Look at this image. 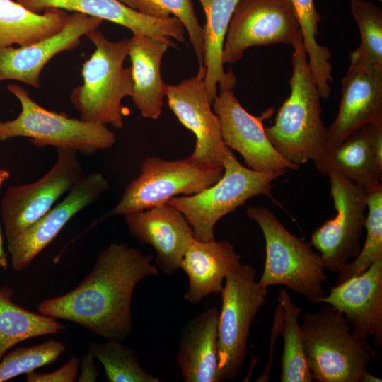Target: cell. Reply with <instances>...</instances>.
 <instances>
[{"label":"cell","mask_w":382,"mask_h":382,"mask_svg":"<svg viewBox=\"0 0 382 382\" xmlns=\"http://www.w3.org/2000/svg\"><path fill=\"white\" fill-rule=\"evenodd\" d=\"M152 255L125 243L101 250L93 267L71 291L42 301L38 311L76 323L105 340L122 341L132 330L131 302L136 285L155 276Z\"/></svg>","instance_id":"obj_1"},{"label":"cell","mask_w":382,"mask_h":382,"mask_svg":"<svg viewBox=\"0 0 382 382\" xmlns=\"http://www.w3.org/2000/svg\"><path fill=\"white\" fill-rule=\"evenodd\" d=\"M293 48L290 95L279 108L273 125L265 130L279 154L300 167L323 153L328 128L321 117V97L303 44Z\"/></svg>","instance_id":"obj_2"},{"label":"cell","mask_w":382,"mask_h":382,"mask_svg":"<svg viewBox=\"0 0 382 382\" xmlns=\"http://www.w3.org/2000/svg\"><path fill=\"white\" fill-rule=\"evenodd\" d=\"M86 36L95 50L83 64L82 84L73 89L70 102L79 111L80 120L121 129L125 116L122 100L132 94L131 67L124 66L130 39L110 41L98 29Z\"/></svg>","instance_id":"obj_3"},{"label":"cell","mask_w":382,"mask_h":382,"mask_svg":"<svg viewBox=\"0 0 382 382\" xmlns=\"http://www.w3.org/2000/svg\"><path fill=\"white\" fill-rule=\"evenodd\" d=\"M301 326L308 368L317 382H359L361 372L380 357L378 348L355 336L344 315L330 305L306 312Z\"/></svg>","instance_id":"obj_4"},{"label":"cell","mask_w":382,"mask_h":382,"mask_svg":"<svg viewBox=\"0 0 382 382\" xmlns=\"http://www.w3.org/2000/svg\"><path fill=\"white\" fill-rule=\"evenodd\" d=\"M247 216L262 231L265 261L258 284L265 287L284 285L311 303H318L325 295V268L320 253L311 243L289 232L265 207H250Z\"/></svg>","instance_id":"obj_5"},{"label":"cell","mask_w":382,"mask_h":382,"mask_svg":"<svg viewBox=\"0 0 382 382\" xmlns=\"http://www.w3.org/2000/svg\"><path fill=\"white\" fill-rule=\"evenodd\" d=\"M224 173L219 180L202 191L179 195L167 202L185 216L199 241L214 239V227L224 216L255 196L265 195L280 205L272 194V182L282 175L261 173L243 166L227 147L223 160Z\"/></svg>","instance_id":"obj_6"},{"label":"cell","mask_w":382,"mask_h":382,"mask_svg":"<svg viewBox=\"0 0 382 382\" xmlns=\"http://www.w3.org/2000/svg\"><path fill=\"white\" fill-rule=\"evenodd\" d=\"M222 165L186 158L168 161L156 156L144 159L140 174L125 188L121 198L110 211L93 221L78 238L109 217L149 209L179 195L198 193L220 179Z\"/></svg>","instance_id":"obj_7"},{"label":"cell","mask_w":382,"mask_h":382,"mask_svg":"<svg viewBox=\"0 0 382 382\" xmlns=\"http://www.w3.org/2000/svg\"><path fill=\"white\" fill-rule=\"evenodd\" d=\"M7 90L18 99L21 110L15 119L0 121V141L27 137L37 147L71 149L85 155L109 149L115 143V133L105 125L47 110L16 83H9Z\"/></svg>","instance_id":"obj_8"},{"label":"cell","mask_w":382,"mask_h":382,"mask_svg":"<svg viewBox=\"0 0 382 382\" xmlns=\"http://www.w3.org/2000/svg\"><path fill=\"white\" fill-rule=\"evenodd\" d=\"M256 270L240 262L225 278L219 311L218 354L221 381L232 380L241 371L247 355L252 324L266 302L267 287L256 281Z\"/></svg>","instance_id":"obj_9"},{"label":"cell","mask_w":382,"mask_h":382,"mask_svg":"<svg viewBox=\"0 0 382 382\" xmlns=\"http://www.w3.org/2000/svg\"><path fill=\"white\" fill-rule=\"evenodd\" d=\"M303 42L291 0H238L223 46L224 64L238 62L248 48Z\"/></svg>","instance_id":"obj_10"},{"label":"cell","mask_w":382,"mask_h":382,"mask_svg":"<svg viewBox=\"0 0 382 382\" xmlns=\"http://www.w3.org/2000/svg\"><path fill=\"white\" fill-rule=\"evenodd\" d=\"M327 177L335 216L311 235V245L321 255L325 270L339 272L360 252L367 210L364 187L335 171Z\"/></svg>","instance_id":"obj_11"},{"label":"cell","mask_w":382,"mask_h":382,"mask_svg":"<svg viewBox=\"0 0 382 382\" xmlns=\"http://www.w3.org/2000/svg\"><path fill=\"white\" fill-rule=\"evenodd\" d=\"M57 151V161L44 176L29 184L11 186L4 193L1 213L8 242L46 214L83 177L77 152Z\"/></svg>","instance_id":"obj_12"},{"label":"cell","mask_w":382,"mask_h":382,"mask_svg":"<svg viewBox=\"0 0 382 382\" xmlns=\"http://www.w3.org/2000/svg\"><path fill=\"white\" fill-rule=\"evenodd\" d=\"M212 106L219 117L224 144L238 151L249 168L282 175L299 168L279 154L266 134L263 121L272 109L254 116L241 105L233 89H221Z\"/></svg>","instance_id":"obj_13"},{"label":"cell","mask_w":382,"mask_h":382,"mask_svg":"<svg viewBox=\"0 0 382 382\" xmlns=\"http://www.w3.org/2000/svg\"><path fill=\"white\" fill-rule=\"evenodd\" d=\"M110 188L109 182L100 173L83 175L62 201L8 242L13 269L16 271L26 269L76 214L95 202Z\"/></svg>","instance_id":"obj_14"},{"label":"cell","mask_w":382,"mask_h":382,"mask_svg":"<svg viewBox=\"0 0 382 382\" xmlns=\"http://www.w3.org/2000/svg\"><path fill=\"white\" fill-rule=\"evenodd\" d=\"M205 75V66L199 65L195 76L178 84L167 85L166 97L178 120L195 136V149L190 157L200 163L223 166L227 146L219 117L208 98Z\"/></svg>","instance_id":"obj_15"},{"label":"cell","mask_w":382,"mask_h":382,"mask_svg":"<svg viewBox=\"0 0 382 382\" xmlns=\"http://www.w3.org/2000/svg\"><path fill=\"white\" fill-rule=\"evenodd\" d=\"M103 21L72 12L55 34L29 45L0 48V81L14 80L39 88L40 74L48 62L62 52L76 48L82 36L97 30Z\"/></svg>","instance_id":"obj_16"},{"label":"cell","mask_w":382,"mask_h":382,"mask_svg":"<svg viewBox=\"0 0 382 382\" xmlns=\"http://www.w3.org/2000/svg\"><path fill=\"white\" fill-rule=\"evenodd\" d=\"M342 88L339 110L328 128L325 150L337 146L364 125L382 123V66L350 63Z\"/></svg>","instance_id":"obj_17"},{"label":"cell","mask_w":382,"mask_h":382,"mask_svg":"<svg viewBox=\"0 0 382 382\" xmlns=\"http://www.w3.org/2000/svg\"><path fill=\"white\" fill-rule=\"evenodd\" d=\"M318 303L335 308L345 316L359 340L369 336L374 347L382 345V258L365 272L330 289Z\"/></svg>","instance_id":"obj_18"},{"label":"cell","mask_w":382,"mask_h":382,"mask_svg":"<svg viewBox=\"0 0 382 382\" xmlns=\"http://www.w3.org/2000/svg\"><path fill=\"white\" fill-rule=\"evenodd\" d=\"M129 233L156 251L158 268L166 274L179 269L190 244L195 239L192 226L177 208L165 202L124 215Z\"/></svg>","instance_id":"obj_19"},{"label":"cell","mask_w":382,"mask_h":382,"mask_svg":"<svg viewBox=\"0 0 382 382\" xmlns=\"http://www.w3.org/2000/svg\"><path fill=\"white\" fill-rule=\"evenodd\" d=\"M29 10L40 13L47 8L78 12L108 21L129 29L133 35L159 40L176 47L172 38L186 43L185 29L174 16L156 18L144 15L118 0H15Z\"/></svg>","instance_id":"obj_20"},{"label":"cell","mask_w":382,"mask_h":382,"mask_svg":"<svg viewBox=\"0 0 382 382\" xmlns=\"http://www.w3.org/2000/svg\"><path fill=\"white\" fill-rule=\"evenodd\" d=\"M313 162L324 176L335 171L362 186L381 182L382 123L358 128Z\"/></svg>","instance_id":"obj_21"},{"label":"cell","mask_w":382,"mask_h":382,"mask_svg":"<svg viewBox=\"0 0 382 382\" xmlns=\"http://www.w3.org/2000/svg\"><path fill=\"white\" fill-rule=\"evenodd\" d=\"M218 320L219 311L211 307L185 325L176 357L183 381H220Z\"/></svg>","instance_id":"obj_22"},{"label":"cell","mask_w":382,"mask_h":382,"mask_svg":"<svg viewBox=\"0 0 382 382\" xmlns=\"http://www.w3.org/2000/svg\"><path fill=\"white\" fill-rule=\"evenodd\" d=\"M240 260L241 256L228 241L202 242L195 239L179 266L189 280L185 299L197 304L210 294H220L227 274Z\"/></svg>","instance_id":"obj_23"},{"label":"cell","mask_w":382,"mask_h":382,"mask_svg":"<svg viewBox=\"0 0 382 382\" xmlns=\"http://www.w3.org/2000/svg\"><path fill=\"white\" fill-rule=\"evenodd\" d=\"M169 45L144 35H133L128 56L133 81L131 98L145 118L158 119L163 107L166 86L161 75V64Z\"/></svg>","instance_id":"obj_24"},{"label":"cell","mask_w":382,"mask_h":382,"mask_svg":"<svg viewBox=\"0 0 382 382\" xmlns=\"http://www.w3.org/2000/svg\"><path fill=\"white\" fill-rule=\"evenodd\" d=\"M193 1V0H192ZM204 11L206 23L204 33V61L206 68L204 82L209 102L217 96V86L221 89H233L236 78L232 70L225 71L222 61L226 35L238 0H197Z\"/></svg>","instance_id":"obj_25"},{"label":"cell","mask_w":382,"mask_h":382,"mask_svg":"<svg viewBox=\"0 0 382 382\" xmlns=\"http://www.w3.org/2000/svg\"><path fill=\"white\" fill-rule=\"evenodd\" d=\"M69 14L59 8L33 12L13 0H0V48L26 46L60 31Z\"/></svg>","instance_id":"obj_26"},{"label":"cell","mask_w":382,"mask_h":382,"mask_svg":"<svg viewBox=\"0 0 382 382\" xmlns=\"http://www.w3.org/2000/svg\"><path fill=\"white\" fill-rule=\"evenodd\" d=\"M13 290L0 289V360L14 345L66 329L56 318L28 311L11 300Z\"/></svg>","instance_id":"obj_27"},{"label":"cell","mask_w":382,"mask_h":382,"mask_svg":"<svg viewBox=\"0 0 382 382\" xmlns=\"http://www.w3.org/2000/svg\"><path fill=\"white\" fill-rule=\"evenodd\" d=\"M277 302L283 313L281 335L283 351L281 357L282 382L313 381L304 349L303 335L299 318L302 308L295 304L286 289L279 291Z\"/></svg>","instance_id":"obj_28"},{"label":"cell","mask_w":382,"mask_h":382,"mask_svg":"<svg viewBox=\"0 0 382 382\" xmlns=\"http://www.w3.org/2000/svg\"><path fill=\"white\" fill-rule=\"evenodd\" d=\"M295 8L303 35V44L307 53L308 66L323 99L328 98L332 82L331 52L318 44V23L321 16L316 8L314 0H291Z\"/></svg>","instance_id":"obj_29"},{"label":"cell","mask_w":382,"mask_h":382,"mask_svg":"<svg viewBox=\"0 0 382 382\" xmlns=\"http://www.w3.org/2000/svg\"><path fill=\"white\" fill-rule=\"evenodd\" d=\"M363 187L367 207L365 241L357 256L338 272L337 284L361 274L382 258V184L375 182Z\"/></svg>","instance_id":"obj_30"},{"label":"cell","mask_w":382,"mask_h":382,"mask_svg":"<svg viewBox=\"0 0 382 382\" xmlns=\"http://www.w3.org/2000/svg\"><path fill=\"white\" fill-rule=\"evenodd\" d=\"M91 352L103 365L109 382H160L161 380L141 366L136 352L118 340L92 342Z\"/></svg>","instance_id":"obj_31"},{"label":"cell","mask_w":382,"mask_h":382,"mask_svg":"<svg viewBox=\"0 0 382 382\" xmlns=\"http://www.w3.org/2000/svg\"><path fill=\"white\" fill-rule=\"evenodd\" d=\"M352 13L359 26L361 43L349 53L350 63L382 66V11L366 0H351Z\"/></svg>","instance_id":"obj_32"},{"label":"cell","mask_w":382,"mask_h":382,"mask_svg":"<svg viewBox=\"0 0 382 382\" xmlns=\"http://www.w3.org/2000/svg\"><path fill=\"white\" fill-rule=\"evenodd\" d=\"M144 15L156 18L173 16L183 23L199 65L204 61V33L195 15L192 0H118ZM204 65V64H203Z\"/></svg>","instance_id":"obj_33"},{"label":"cell","mask_w":382,"mask_h":382,"mask_svg":"<svg viewBox=\"0 0 382 382\" xmlns=\"http://www.w3.org/2000/svg\"><path fill=\"white\" fill-rule=\"evenodd\" d=\"M66 349L62 342L51 339L7 352L0 360V382L54 363Z\"/></svg>","instance_id":"obj_34"},{"label":"cell","mask_w":382,"mask_h":382,"mask_svg":"<svg viewBox=\"0 0 382 382\" xmlns=\"http://www.w3.org/2000/svg\"><path fill=\"white\" fill-rule=\"evenodd\" d=\"M80 359L71 357L59 369L50 373L31 371L26 374L28 382H73L78 375Z\"/></svg>","instance_id":"obj_35"},{"label":"cell","mask_w":382,"mask_h":382,"mask_svg":"<svg viewBox=\"0 0 382 382\" xmlns=\"http://www.w3.org/2000/svg\"><path fill=\"white\" fill-rule=\"evenodd\" d=\"M283 324V313L280 304L277 302V304L274 310V323L271 329L270 335V346L269 357L267 365L260 375V376L256 380V381H268L270 377V373L272 369L273 364V349L274 346V342L277 337L280 335Z\"/></svg>","instance_id":"obj_36"},{"label":"cell","mask_w":382,"mask_h":382,"mask_svg":"<svg viewBox=\"0 0 382 382\" xmlns=\"http://www.w3.org/2000/svg\"><path fill=\"white\" fill-rule=\"evenodd\" d=\"M95 358L94 355L89 351L83 357L79 364L81 374L78 381L93 382L96 381L99 373L94 361Z\"/></svg>","instance_id":"obj_37"},{"label":"cell","mask_w":382,"mask_h":382,"mask_svg":"<svg viewBox=\"0 0 382 382\" xmlns=\"http://www.w3.org/2000/svg\"><path fill=\"white\" fill-rule=\"evenodd\" d=\"M0 267L4 270L8 268V255L4 248V243L0 230Z\"/></svg>","instance_id":"obj_38"},{"label":"cell","mask_w":382,"mask_h":382,"mask_svg":"<svg viewBox=\"0 0 382 382\" xmlns=\"http://www.w3.org/2000/svg\"><path fill=\"white\" fill-rule=\"evenodd\" d=\"M382 380L373 374H370L366 369H365L361 374L359 382H381Z\"/></svg>","instance_id":"obj_39"},{"label":"cell","mask_w":382,"mask_h":382,"mask_svg":"<svg viewBox=\"0 0 382 382\" xmlns=\"http://www.w3.org/2000/svg\"><path fill=\"white\" fill-rule=\"evenodd\" d=\"M11 174L9 170L3 168L0 169V187L4 182L11 178Z\"/></svg>","instance_id":"obj_40"},{"label":"cell","mask_w":382,"mask_h":382,"mask_svg":"<svg viewBox=\"0 0 382 382\" xmlns=\"http://www.w3.org/2000/svg\"><path fill=\"white\" fill-rule=\"evenodd\" d=\"M378 1H381V2L382 1V0H378Z\"/></svg>","instance_id":"obj_41"}]
</instances>
